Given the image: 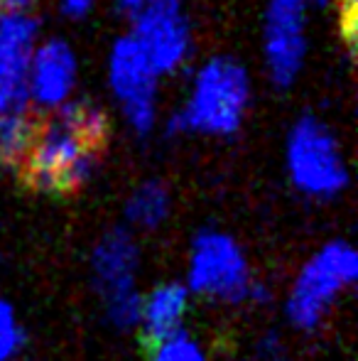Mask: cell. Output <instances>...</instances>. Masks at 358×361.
Listing matches in <instances>:
<instances>
[{
  "label": "cell",
  "instance_id": "cell-1",
  "mask_svg": "<svg viewBox=\"0 0 358 361\" xmlns=\"http://www.w3.org/2000/svg\"><path fill=\"white\" fill-rule=\"evenodd\" d=\"M250 99L248 69L231 57H211L191 76L186 101L167 118V133L231 138L243 126Z\"/></svg>",
  "mask_w": 358,
  "mask_h": 361
},
{
  "label": "cell",
  "instance_id": "cell-2",
  "mask_svg": "<svg viewBox=\"0 0 358 361\" xmlns=\"http://www.w3.org/2000/svg\"><path fill=\"white\" fill-rule=\"evenodd\" d=\"M358 281V251L346 238L321 243L297 271L285 298V317L295 329L314 334L324 327L339 298Z\"/></svg>",
  "mask_w": 358,
  "mask_h": 361
},
{
  "label": "cell",
  "instance_id": "cell-3",
  "mask_svg": "<svg viewBox=\"0 0 358 361\" xmlns=\"http://www.w3.org/2000/svg\"><path fill=\"white\" fill-rule=\"evenodd\" d=\"M285 167L292 187L314 202L344 195L351 172L334 130L317 116H302L285 140Z\"/></svg>",
  "mask_w": 358,
  "mask_h": 361
},
{
  "label": "cell",
  "instance_id": "cell-4",
  "mask_svg": "<svg viewBox=\"0 0 358 361\" xmlns=\"http://www.w3.org/2000/svg\"><path fill=\"white\" fill-rule=\"evenodd\" d=\"M140 243L128 226H113L91 248V281L110 327H138L143 293L138 288Z\"/></svg>",
  "mask_w": 358,
  "mask_h": 361
},
{
  "label": "cell",
  "instance_id": "cell-5",
  "mask_svg": "<svg viewBox=\"0 0 358 361\" xmlns=\"http://www.w3.org/2000/svg\"><path fill=\"white\" fill-rule=\"evenodd\" d=\"M98 145L82 135L62 116L52 114L44 128L37 130L27 160L25 175L37 192H77L94 177L98 165Z\"/></svg>",
  "mask_w": 358,
  "mask_h": 361
},
{
  "label": "cell",
  "instance_id": "cell-6",
  "mask_svg": "<svg viewBox=\"0 0 358 361\" xmlns=\"http://www.w3.org/2000/svg\"><path fill=\"white\" fill-rule=\"evenodd\" d=\"M255 278L243 246L221 228H199L191 238L186 261V290L189 295L214 302H248Z\"/></svg>",
  "mask_w": 358,
  "mask_h": 361
},
{
  "label": "cell",
  "instance_id": "cell-7",
  "mask_svg": "<svg viewBox=\"0 0 358 361\" xmlns=\"http://www.w3.org/2000/svg\"><path fill=\"white\" fill-rule=\"evenodd\" d=\"M106 74L110 96L128 128L140 138L153 133L160 123V76L133 35H123L110 44Z\"/></svg>",
  "mask_w": 358,
  "mask_h": 361
},
{
  "label": "cell",
  "instance_id": "cell-8",
  "mask_svg": "<svg viewBox=\"0 0 358 361\" xmlns=\"http://www.w3.org/2000/svg\"><path fill=\"white\" fill-rule=\"evenodd\" d=\"M309 0H268L263 23V57L272 84L287 89L307 62V8Z\"/></svg>",
  "mask_w": 358,
  "mask_h": 361
},
{
  "label": "cell",
  "instance_id": "cell-9",
  "mask_svg": "<svg viewBox=\"0 0 358 361\" xmlns=\"http://www.w3.org/2000/svg\"><path fill=\"white\" fill-rule=\"evenodd\" d=\"M79 84L77 52L64 39L37 42L25 67V96L34 109L57 114L74 99Z\"/></svg>",
  "mask_w": 358,
  "mask_h": 361
},
{
  "label": "cell",
  "instance_id": "cell-10",
  "mask_svg": "<svg viewBox=\"0 0 358 361\" xmlns=\"http://www.w3.org/2000/svg\"><path fill=\"white\" fill-rule=\"evenodd\" d=\"M133 39L140 44L143 54L158 76H172L186 67L194 49V37H191L189 20L181 15L179 8H155L135 18Z\"/></svg>",
  "mask_w": 358,
  "mask_h": 361
},
{
  "label": "cell",
  "instance_id": "cell-11",
  "mask_svg": "<svg viewBox=\"0 0 358 361\" xmlns=\"http://www.w3.org/2000/svg\"><path fill=\"white\" fill-rule=\"evenodd\" d=\"M191 307V295L184 283L167 281L160 283L143 295V305H140V319L138 327L143 337L150 344H158L162 339H170L184 329L186 314Z\"/></svg>",
  "mask_w": 358,
  "mask_h": 361
},
{
  "label": "cell",
  "instance_id": "cell-12",
  "mask_svg": "<svg viewBox=\"0 0 358 361\" xmlns=\"http://www.w3.org/2000/svg\"><path fill=\"white\" fill-rule=\"evenodd\" d=\"M172 214V192L165 182L145 180L125 200V219L138 231H155Z\"/></svg>",
  "mask_w": 358,
  "mask_h": 361
},
{
  "label": "cell",
  "instance_id": "cell-13",
  "mask_svg": "<svg viewBox=\"0 0 358 361\" xmlns=\"http://www.w3.org/2000/svg\"><path fill=\"white\" fill-rule=\"evenodd\" d=\"M37 130L39 126L27 106L0 116V167H23L37 138Z\"/></svg>",
  "mask_w": 358,
  "mask_h": 361
},
{
  "label": "cell",
  "instance_id": "cell-14",
  "mask_svg": "<svg viewBox=\"0 0 358 361\" xmlns=\"http://www.w3.org/2000/svg\"><path fill=\"white\" fill-rule=\"evenodd\" d=\"M27 59H0V116L27 106V96H25Z\"/></svg>",
  "mask_w": 358,
  "mask_h": 361
},
{
  "label": "cell",
  "instance_id": "cell-15",
  "mask_svg": "<svg viewBox=\"0 0 358 361\" xmlns=\"http://www.w3.org/2000/svg\"><path fill=\"white\" fill-rule=\"evenodd\" d=\"M150 361H209V357H206L204 347L186 329H181L174 337L153 344Z\"/></svg>",
  "mask_w": 358,
  "mask_h": 361
},
{
  "label": "cell",
  "instance_id": "cell-16",
  "mask_svg": "<svg viewBox=\"0 0 358 361\" xmlns=\"http://www.w3.org/2000/svg\"><path fill=\"white\" fill-rule=\"evenodd\" d=\"M25 327L13 302L0 298V361H13L25 347Z\"/></svg>",
  "mask_w": 358,
  "mask_h": 361
},
{
  "label": "cell",
  "instance_id": "cell-17",
  "mask_svg": "<svg viewBox=\"0 0 358 361\" xmlns=\"http://www.w3.org/2000/svg\"><path fill=\"white\" fill-rule=\"evenodd\" d=\"M341 10V32H344L349 47L354 49L356 42V0H336Z\"/></svg>",
  "mask_w": 358,
  "mask_h": 361
},
{
  "label": "cell",
  "instance_id": "cell-18",
  "mask_svg": "<svg viewBox=\"0 0 358 361\" xmlns=\"http://www.w3.org/2000/svg\"><path fill=\"white\" fill-rule=\"evenodd\" d=\"M96 3L98 0H59V10H62V15L67 20L79 23V20H87L94 13Z\"/></svg>",
  "mask_w": 358,
  "mask_h": 361
},
{
  "label": "cell",
  "instance_id": "cell-19",
  "mask_svg": "<svg viewBox=\"0 0 358 361\" xmlns=\"http://www.w3.org/2000/svg\"><path fill=\"white\" fill-rule=\"evenodd\" d=\"M113 3V8L118 10V13L128 15V18H138L143 10L150 8V0H110Z\"/></svg>",
  "mask_w": 358,
  "mask_h": 361
},
{
  "label": "cell",
  "instance_id": "cell-20",
  "mask_svg": "<svg viewBox=\"0 0 358 361\" xmlns=\"http://www.w3.org/2000/svg\"><path fill=\"white\" fill-rule=\"evenodd\" d=\"M3 5V13H13V15H32L34 0H0Z\"/></svg>",
  "mask_w": 358,
  "mask_h": 361
},
{
  "label": "cell",
  "instance_id": "cell-21",
  "mask_svg": "<svg viewBox=\"0 0 358 361\" xmlns=\"http://www.w3.org/2000/svg\"><path fill=\"white\" fill-rule=\"evenodd\" d=\"M258 347L265 349L263 354H268V357H275L277 349H280V339H277L275 334H268V337H263V342H260Z\"/></svg>",
  "mask_w": 358,
  "mask_h": 361
},
{
  "label": "cell",
  "instance_id": "cell-22",
  "mask_svg": "<svg viewBox=\"0 0 358 361\" xmlns=\"http://www.w3.org/2000/svg\"><path fill=\"white\" fill-rule=\"evenodd\" d=\"M150 5H155V8H179L181 0H150Z\"/></svg>",
  "mask_w": 358,
  "mask_h": 361
},
{
  "label": "cell",
  "instance_id": "cell-23",
  "mask_svg": "<svg viewBox=\"0 0 358 361\" xmlns=\"http://www.w3.org/2000/svg\"><path fill=\"white\" fill-rule=\"evenodd\" d=\"M309 3H314V5H326L329 0H309Z\"/></svg>",
  "mask_w": 358,
  "mask_h": 361
}]
</instances>
